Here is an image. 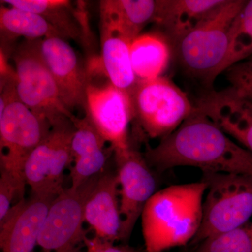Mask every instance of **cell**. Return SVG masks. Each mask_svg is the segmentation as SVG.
<instances>
[{
    "label": "cell",
    "instance_id": "1",
    "mask_svg": "<svg viewBox=\"0 0 252 252\" xmlns=\"http://www.w3.org/2000/svg\"><path fill=\"white\" fill-rule=\"evenodd\" d=\"M144 156L149 166L158 172L193 167L203 172L252 177V154L196 107L175 132L155 147L147 146Z\"/></svg>",
    "mask_w": 252,
    "mask_h": 252
},
{
    "label": "cell",
    "instance_id": "2",
    "mask_svg": "<svg viewBox=\"0 0 252 252\" xmlns=\"http://www.w3.org/2000/svg\"><path fill=\"white\" fill-rule=\"evenodd\" d=\"M207 185L203 181L156 192L142 212L144 252H164L190 245L203 219Z\"/></svg>",
    "mask_w": 252,
    "mask_h": 252
},
{
    "label": "cell",
    "instance_id": "3",
    "mask_svg": "<svg viewBox=\"0 0 252 252\" xmlns=\"http://www.w3.org/2000/svg\"><path fill=\"white\" fill-rule=\"evenodd\" d=\"M246 2L245 0H224L173 44L181 67L189 77L210 88L224 72L230 28Z\"/></svg>",
    "mask_w": 252,
    "mask_h": 252
},
{
    "label": "cell",
    "instance_id": "4",
    "mask_svg": "<svg viewBox=\"0 0 252 252\" xmlns=\"http://www.w3.org/2000/svg\"><path fill=\"white\" fill-rule=\"evenodd\" d=\"M202 181L207 194L201 225L190 243L194 246L245 224L252 217V176L205 172Z\"/></svg>",
    "mask_w": 252,
    "mask_h": 252
},
{
    "label": "cell",
    "instance_id": "5",
    "mask_svg": "<svg viewBox=\"0 0 252 252\" xmlns=\"http://www.w3.org/2000/svg\"><path fill=\"white\" fill-rule=\"evenodd\" d=\"M130 96L134 120L149 138L162 139L170 135L195 109L187 94L162 76L138 80Z\"/></svg>",
    "mask_w": 252,
    "mask_h": 252
},
{
    "label": "cell",
    "instance_id": "6",
    "mask_svg": "<svg viewBox=\"0 0 252 252\" xmlns=\"http://www.w3.org/2000/svg\"><path fill=\"white\" fill-rule=\"evenodd\" d=\"M41 39L23 43L15 52L18 99L51 126L74 116L63 105L54 77L41 56Z\"/></svg>",
    "mask_w": 252,
    "mask_h": 252
},
{
    "label": "cell",
    "instance_id": "7",
    "mask_svg": "<svg viewBox=\"0 0 252 252\" xmlns=\"http://www.w3.org/2000/svg\"><path fill=\"white\" fill-rule=\"evenodd\" d=\"M100 174L79 188L64 189L54 199L38 240L43 252H81L87 238L84 209Z\"/></svg>",
    "mask_w": 252,
    "mask_h": 252
},
{
    "label": "cell",
    "instance_id": "8",
    "mask_svg": "<svg viewBox=\"0 0 252 252\" xmlns=\"http://www.w3.org/2000/svg\"><path fill=\"white\" fill-rule=\"evenodd\" d=\"M74 132L71 119L55 124L28 158L24 176L32 195L56 197L64 190V170L73 162L71 144Z\"/></svg>",
    "mask_w": 252,
    "mask_h": 252
},
{
    "label": "cell",
    "instance_id": "9",
    "mask_svg": "<svg viewBox=\"0 0 252 252\" xmlns=\"http://www.w3.org/2000/svg\"><path fill=\"white\" fill-rule=\"evenodd\" d=\"M85 109L86 117L106 142H109L114 157L122 156L130 149L129 125L134 120L130 94L109 81L97 85L89 80Z\"/></svg>",
    "mask_w": 252,
    "mask_h": 252
},
{
    "label": "cell",
    "instance_id": "10",
    "mask_svg": "<svg viewBox=\"0 0 252 252\" xmlns=\"http://www.w3.org/2000/svg\"><path fill=\"white\" fill-rule=\"evenodd\" d=\"M51 128L18 97L10 101L0 114V168L24 175L28 158Z\"/></svg>",
    "mask_w": 252,
    "mask_h": 252
},
{
    "label": "cell",
    "instance_id": "11",
    "mask_svg": "<svg viewBox=\"0 0 252 252\" xmlns=\"http://www.w3.org/2000/svg\"><path fill=\"white\" fill-rule=\"evenodd\" d=\"M115 160L122 219L119 241L126 243L146 205L157 192V182L145 157L132 144L126 153L115 157Z\"/></svg>",
    "mask_w": 252,
    "mask_h": 252
},
{
    "label": "cell",
    "instance_id": "12",
    "mask_svg": "<svg viewBox=\"0 0 252 252\" xmlns=\"http://www.w3.org/2000/svg\"><path fill=\"white\" fill-rule=\"evenodd\" d=\"M41 56L52 74L63 105L72 112L86 106L87 71L72 46L59 36L41 39Z\"/></svg>",
    "mask_w": 252,
    "mask_h": 252
},
{
    "label": "cell",
    "instance_id": "13",
    "mask_svg": "<svg viewBox=\"0 0 252 252\" xmlns=\"http://www.w3.org/2000/svg\"><path fill=\"white\" fill-rule=\"evenodd\" d=\"M56 197L31 195L11 207L0 221L1 252H33Z\"/></svg>",
    "mask_w": 252,
    "mask_h": 252
},
{
    "label": "cell",
    "instance_id": "14",
    "mask_svg": "<svg viewBox=\"0 0 252 252\" xmlns=\"http://www.w3.org/2000/svg\"><path fill=\"white\" fill-rule=\"evenodd\" d=\"M84 220L94 237L112 243L119 241L122 219L117 173L103 171L99 175L86 201Z\"/></svg>",
    "mask_w": 252,
    "mask_h": 252
},
{
    "label": "cell",
    "instance_id": "15",
    "mask_svg": "<svg viewBox=\"0 0 252 252\" xmlns=\"http://www.w3.org/2000/svg\"><path fill=\"white\" fill-rule=\"evenodd\" d=\"M195 107L252 154V109L225 90L209 93Z\"/></svg>",
    "mask_w": 252,
    "mask_h": 252
},
{
    "label": "cell",
    "instance_id": "16",
    "mask_svg": "<svg viewBox=\"0 0 252 252\" xmlns=\"http://www.w3.org/2000/svg\"><path fill=\"white\" fill-rule=\"evenodd\" d=\"M72 122L74 132L71 144L73 162L70 167V187L77 189L104 171L107 157L104 150L106 141L89 119L75 117Z\"/></svg>",
    "mask_w": 252,
    "mask_h": 252
},
{
    "label": "cell",
    "instance_id": "17",
    "mask_svg": "<svg viewBox=\"0 0 252 252\" xmlns=\"http://www.w3.org/2000/svg\"><path fill=\"white\" fill-rule=\"evenodd\" d=\"M157 1L104 0L99 1L101 30L117 32L132 41L149 23L154 22Z\"/></svg>",
    "mask_w": 252,
    "mask_h": 252
},
{
    "label": "cell",
    "instance_id": "18",
    "mask_svg": "<svg viewBox=\"0 0 252 252\" xmlns=\"http://www.w3.org/2000/svg\"><path fill=\"white\" fill-rule=\"evenodd\" d=\"M224 0H160L154 22L164 31L172 46L201 22Z\"/></svg>",
    "mask_w": 252,
    "mask_h": 252
},
{
    "label": "cell",
    "instance_id": "19",
    "mask_svg": "<svg viewBox=\"0 0 252 252\" xmlns=\"http://www.w3.org/2000/svg\"><path fill=\"white\" fill-rule=\"evenodd\" d=\"M11 7L40 15L59 32L63 39H81L86 30V16L66 0H4Z\"/></svg>",
    "mask_w": 252,
    "mask_h": 252
},
{
    "label": "cell",
    "instance_id": "20",
    "mask_svg": "<svg viewBox=\"0 0 252 252\" xmlns=\"http://www.w3.org/2000/svg\"><path fill=\"white\" fill-rule=\"evenodd\" d=\"M173 46L162 33H144L130 44L132 68L138 80L162 77L166 70Z\"/></svg>",
    "mask_w": 252,
    "mask_h": 252
},
{
    "label": "cell",
    "instance_id": "21",
    "mask_svg": "<svg viewBox=\"0 0 252 252\" xmlns=\"http://www.w3.org/2000/svg\"><path fill=\"white\" fill-rule=\"evenodd\" d=\"M130 44L117 32L101 30L102 70L113 85L130 94L138 81L131 61Z\"/></svg>",
    "mask_w": 252,
    "mask_h": 252
},
{
    "label": "cell",
    "instance_id": "22",
    "mask_svg": "<svg viewBox=\"0 0 252 252\" xmlns=\"http://www.w3.org/2000/svg\"><path fill=\"white\" fill-rule=\"evenodd\" d=\"M0 28L1 36L7 40L19 36H24L30 41L51 36L63 38L59 32L40 15L11 6L0 8Z\"/></svg>",
    "mask_w": 252,
    "mask_h": 252
},
{
    "label": "cell",
    "instance_id": "23",
    "mask_svg": "<svg viewBox=\"0 0 252 252\" xmlns=\"http://www.w3.org/2000/svg\"><path fill=\"white\" fill-rule=\"evenodd\" d=\"M224 72L252 56V0L247 1L230 28Z\"/></svg>",
    "mask_w": 252,
    "mask_h": 252
},
{
    "label": "cell",
    "instance_id": "24",
    "mask_svg": "<svg viewBox=\"0 0 252 252\" xmlns=\"http://www.w3.org/2000/svg\"><path fill=\"white\" fill-rule=\"evenodd\" d=\"M191 252H252V222L207 238Z\"/></svg>",
    "mask_w": 252,
    "mask_h": 252
},
{
    "label": "cell",
    "instance_id": "25",
    "mask_svg": "<svg viewBox=\"0 0 252 252\" xmlns=\"http://www.w3.org/2000/svg\"><path fill=\"white\" fill-rule=\"evenodd\" d=\"M23 174L1 169L0 177V221L8 215L14 199H24L26 186Z\"/></svg>",
    "mask_w": 252,
    "mask_h": 252
},
{
    "label": "cell",
    "instance_id": "26",
    "mask_svg": "<svg viewBox=\"0 0 252 252\" xmlns=\"http://www.w3.org/2000/svg\"><path fill=\"white\" fill-rule=\"evenodd\" d=\"M225 72L230 84L227 91L237 98L252 101V68L242 62Z\"/></svg>",
    "mask_w": 252,
    "mask_h": 252
},
{
    "label": "cell",
    "instance_id": "27",
    "mask_svg": "<svg viewBox=\"0 0 252 252\" xmlns=\"http://www.w3.org/2000/svg\"><path fill=\"white\" fill-rule=\"evenodd\" d=\"M84 246L85 252H144L130 245H115L97 237L93 238L87 237L84 240Z\"/></svg>",
    "mask_w": 252,
    "mask_h": 252
},
{
    "label": "cell",
    "instance_id": "28",
    "mask_svg": "<svg viewBox=\"0 0 252 252\" xmlns=\"http://www.w3.org/2000/svg\"><path fill=\"white\" fill-rule=\"evenodd\" d=\"M245 63H246L248 65L250 66V67H251L252 68V56L251 58H250L248 60H247V61H244Z\"/></svg>",
    "mask_w": 252,
    "mask_h": 252
},
{
    "label": "cell",
    "instance_id": "29",
    "mask_svg": "<svg viewBox=\"0 0 252 252\" xmlns=\"http://www.w3.org/2000/svg\"><path fill=\"white\" fill-rule=\"evenodd\" d=\"M244 100V99H243ZM245 102H247V104H248L249 107H250V108L252 109V101H248V100H245Z\"/></svg>",
    "mask_w": 252,
    "mask_h": 252
}]
</instances>
